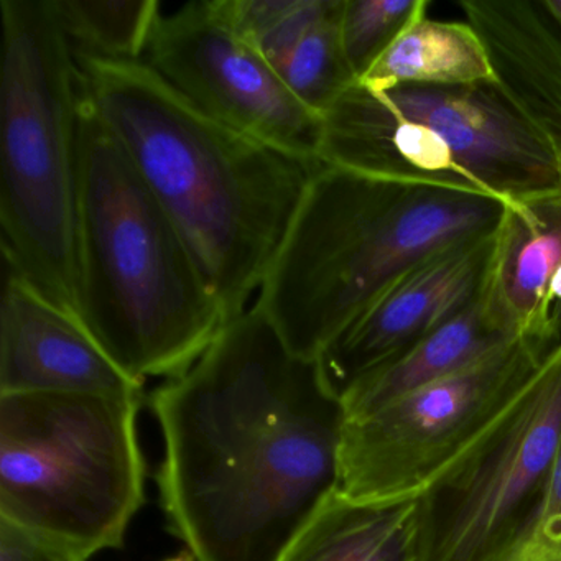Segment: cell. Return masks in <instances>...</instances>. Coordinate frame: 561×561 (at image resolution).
Listing matches in <instances>:
<instances>
[{
  "label": "cell",
  "instance_id": "cell-1",
  "mask_svg": "<svg viewBox=\"0 0 561 561\" xmlns=\"http://www.w3.org/2000/svg\"><path fill=\"white\" fill-rule=\"evenodd\" d=\"M150 407L163 512L195 561H280L340 491L343 402L255 305Z\"/></svg>",
  "mask_w": 561,
  "mask_h": 561
},
{
  "label": "cell",
  "instance_id": "cell-2",
  "mask_svg": "<svg viewBox=\"0 0 561 561\" xmlns=\"http://www.w3.org/2000/svg\"><path fill=\"white\" fill-rule=\"evenodd\" d=\"M75 58L84 100L185 239L226 321L238 317L257 297L324 163L219 123L146 61Z\"/></svg>",
  "mask_w": 561,
  "mask_h": 561
},
{
  "label": "cell",
  "instance_id": "cell-3",
  "mask_svg": "<svg viewBox=\"0 0 561 561\" xmlns=\"http://www.w3.org/2000/svg\"><path fill=\"white\" fill-rule=\"evenodd\" d=\"M507 205L323 165L254 305L295 354L318 359L410 268L495 232Z\"/></svg>",
  "mask_w": 561,
  "mask_h": 561
},
{
  "label": "cell",
  "instance_id": "cell-4",
  "mask_svg": "<svg viewBox=\"0 0 561 561\" xmlns=\"http://www.w3.org/2000/svg\"><path fill=\"white\" fill-rule=\"evenodd\" d=\"M80 320L134 379L185 374L225 328L192 251L81 94Z\"/></svg>",
  "mask_w": 561,
  "mask_h": 561
},
{
  "label": "cell",
  "instance_id": "cell-5",
  "mask_svg": "<svg viewBox=\"0 0 561 561\" xmlns=\"http://www.w3.org/2000/svg\"><path fill=\"white\" fill-rule=\"evenodd\" d=\"M0 9L4 264L80 320L81 87L77 58L50 0H2Z\"/></svg>",
  "mask_w": 561,
  "mask_h": 561
},
{
  "label": "cell",
  "instance_id": "cell-6",
  "mask_svg": "<svg viewBox=\"0 0 561 561\" xmlns=\"http://www.w3.org/2000/svg\"><path fill=\"white\" fill-rule=\"evenodd\" d=\"M321 162L504 203L561 195L553 150L497 83H354L323 114Z\"/></svg>",
  "mask_w": 561,
  "mask_h": 561
},
{
  "label": "cell",
  "instance_id": "cell-7",
  "mask_svg": "<svg viewBox=\"0 0 561 561\" xmlns=\"http://www.w3.org/2000/svg\"><path fill=\"white\" fill-rule=\"evenodd\" d=\"M144 399L0 393V520L93 557L121 548L146 501Z\"/></svg>",
  "mask_w": 561,
  "mask_h": 561
},
{
  "label": "cell",
  "instance_id": "cell-8",
  "mask_svg": "<svg viewBox=\"0 0 561 561\" xmlns=\"http://www.w3.org/2000/svg\"><path fill=\"white\" fill-rule=\"evenodd\" d=\"M561 445V343L504 415L415 499L413 561H499Z\"/></svg>",
  "mask_w": 561,
  "mask_h": 561
},
{
  "label": "cell",
  "instance_id": "cell-9",
  "mask_svg": "<svg viewBox=\"0 0 561 561\" xmlns=\"http://www.w3.org/2000/svg\"><path fill=\"white\" fill-rule=\"evenodd\" d=\"M553 350L520 337L461 373L344 415L340 492L360 502L419 497L504 415Z\"/></svg>",
  "mask_w": 561,
  "mask_h": 561
},
{
  "label": "cell",
  "instance_id": "cell-10",
  "mask_svg": "<svg viewBox=\"0 0 561 561\" xmlns=\"http://www.w3.org/2000/svg\"><path fill=\"white\" fill-rule=\"evenodd\" d=\"M144 61L219 123L288 156L321 162L323 116L301 103L271 61L232 28L218 0L162 12Z\"/></svg>",
  "mask_w": 561,
  "mask_h": 561
},
{
  "label": "cell",
  "instance_id": "cell-11",
  "mask_svg": "<svg viewBox=\"0 0 561 561\" xmlns=\"http://www.w3.org/2000/svg\"><path fill=\"white\" fill-rule=\"evenodd\" d=\"M494 232L449 245L393 282L318 357L330 389L344 393L397 359L481 294Z\"/></svg>",
  "mask_w": 561,
  "mask_h": 561
},
{
  "label": "cell",
  "instance_id": "cell-12",
  "mask_svg": "<svg viewBox=\"0 0 561 561\" xmlns=\"http://www.w3.org/2000/svg\"><path fill=\"white\" fill-rule=\"evenodd\" d=\"M73 392L144 399L73 314L4 264L0 301V393Z\"/></svg>",
  "mask_w": 561,
  "mask_h": 561
},
{
  "label": "cell",
  "instance_id": "cell-13",
  "mask_svg": "<svg viewBox=\"0 0 561 561\" xmlns=\"http://www.w3.org/2000/svg\"><path fill=\"white\" fill-rule=\"evenodd\" d=\"M499 88L541 134L561 170V14L551 0H462Z\"/></svg>",
  "mask_w": 561,
  "mask_h": 561
},
{
  "label": "cell",
  "instance_id": "cell-14",
  "mask_svg": "<svg viewBox=\"0 0 561 561\" xmlns=\"http://www.w3.org/2000/svg\"><path fill=\"white\" fill-rule=\"evenodd\" d=\"M561 267V195L508 203L494 232L482 307L515 340L561 343L551 280Z\"/></svg>",
  "mask_w": 561,
  "mask_h": 561
},
{
  "label": "cell",
  "instance_id": "cell-15",
  "mask_svg": "<svg viewBox=\"0 0 561 561\" xmlns=\"http://www.w3.org/2000/svg\"><path fill=\"white\" fill-rule=\"evenodd\" d=\"M482 307L481 295L397 359L354 383L343 399L344 415H359L407 393L461 373L512 343Z\"/></svg>",
  "mask_w": 561,
  "mask_h": 561
},
{
  "label": "cell",
  "instance_id": "cell-16",
  "mask_svg": "<svg viewBox=\"0 0 561 561\" xmlns=\"http://www.w3.org/2000/svg\"><path fill=\"white\" fill-rule=\"evenodd\" d=\"M415 499L360 502L336 491L280 561H413Z\"/></svg>",
  "mask_w": 561,
  "mask_h": 561
},
{
  "label": "cell",
  "instance_id": "cell-17",
  "mask_svg": "<svg viewBox=\"0 0 561 561\" xmlns=\"http://www.w3.org/2000/svg\"><path fill=\"white\" fill-rule=\"evenodd\" d=\"M357 83L369 90H389L400 84L472 87L497 83V78L488 48L468 22L423 15Z\"/></svg>",
  "mask_w": 561,
  "mask_h": 561
},
{
  "label": "cell",
  "instance_id": "cell-18",
  "mask_svg": "<svg viewBox=\"0 0 561 561\" xmlns=\"http://www.w3.org/2000/svg\"><path fill=\"white\" fill-rule=\"evenodd\" d=\"M75 51L114 61H144L162 4L157 0H50Z\"/></svg>",
  "mask_w": 561,
  "mask_h": 561
},
{
  "label": "cell",
  "instance_id": "cell-19",
  "mask_svg": "<svg viewBox=\"0 0 561 561\" xmlns=\"http://www.w3.org/2000/svg\"><path fill=\"white\" fill-rule=\"evenodd\" d=\"M344 0L308 28L297 44L272 64L291 93L314 113L323 116L328 107L357 83L344 57L340 19Z\"/></svg>",
  "mask_w": 561,
  "mask_h": 561
},
{
  "label": "cell",
  "instance_id": "cell-20",
  "mask_svg": "<svg viewBox=\"0 0 561 561\" xmlns=\"http://www.w3.org/2000/svg\"><path fill=\"white\" fill-rule=\"evenodd\" d=\"M336 4L337 0H218L226 21L271 65Z\"/></svg>",
  "mask_w": 561,
  "mask_h": 561
},
{
  "label": "cell",
  "instance_id": "cell-21",
  "mask_svg": "<svg viewBox=\"0 0 561 561\" xmlns=\"http://www.w3.org/2000/svg\"><path fill=\"white\" fill-rule=\"evenodd\" d=\"M426 0H344L340 32L344 57L363 80L403 31L428 11Z\"/></svg>",
  "mask_w": 561,
  "mask_h": 561
},
{
  "label": "cell",
  "instance_id": "cell-22",
  "mask_svg": "<svg viewBox=\"0 0 561 561\" xmlns=\"http://www.w3.org/2000/svg\"><path fill=\"white\" fill-rule=\"evenodd\" d=\"M499 561H561V445L537 508Z\"/></svg>",
  "mask_w": 561,
  "mask_h": 561
},
{
  "label": "cell",
  "instance_id": "cell-23",
  "mask_svg": "<svg viewBox=\"0 0 561 561\" xmlns=\"http://www.w3.org/2000/svg\"><path fill=\"white\" fill-rule=\"evenodd\" d=\"M83 551L0 520V561H88Z\"/></svg>",
  "mask_w": 561,
  "mask_h": 561
},
{
  "label": "cell",
  "instance_id": "cell-24",
  "mask_svg": "<svg viewBox=\"0 0 561 561\" xmlns=\"http://www.w3.org/2000/svg\"><path fill=\"white\" fill-rule=\"evenodd\" d=\"M551 305H553L554 321L558 330L561 331V267L554 274L550 288Z\"/></svg>",
  "mask_w": 561,
  "mask_h": 561
},
{
  "label": "cell",
  "instance_id": "cell-25",
  "mask_svg": "<svg viewBox=\"0 0 561 561\" xmlns=\"http://www.w3.org/2000/svg\"><path fill=\"white\" fill-rule=\"evenodd\" d=\"M165 561H195L193 554L188 550L182 551V553L175 554V557L167 558Z\"/></svg>",
  "mask_w": 561,
  "mask_h": 561
},
{
  "label": "cell",
  "instance_id": "cell-26",
  "mask_svg": "<svg viewBox=\"0 0 561 561\" xmlns=\"http://www.w3.org/2000/svg\"><path fill=\"white\" fill-rule=\"evenodd\" d=\"M553 2L554 9L561 14V0H551Z\"/></svg>",
  "mask_w": 561,
  "mask_h": 561
}]
</instances>
